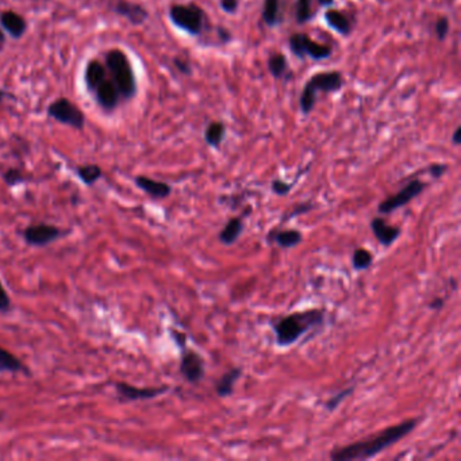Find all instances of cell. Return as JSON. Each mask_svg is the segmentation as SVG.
<instances>
[{"label": "cell", "mask_w": 461, "mask_h": 461, "mask_svg": "<svg viewBox=\"0 0 461 461\" xmlns=\"http://www.w3.org/2000/svg\"><path fill=\"white\" fill-rule=\"evenodd\" d=\"M325 20L334 32L344 37H349L352 32V22L344 11L337 8H328L325 13Z\"/></svg>", "instance_id": "e0dca14e"}, {"label": "cell", "mask_w": 461, "mask_h": 461, "mask_svg": "<svg viewBox=\"0 0 461 461\" xmlns=\"http://www.w3.org/2000/svg\"><path fill=\"white\" fill-rule=\"evenodd\" d=\"M217 30H218V37H220V40H221L222 44H227V42H230L233 40L232 32H229L227 29L222 28V26H220Z\"/></svg>", "instance_id": "74e56055"}, {"label": "cell", "mask_w": 461, "mask_h": 461, "mask_svg": "<svg viewBox=\"0 0 461 461\" xmlns=\"http://www.w3.org/2000/svg\"><path fill=\"white\" fill-rule=\"evenodd\" d=\"M172 335H174V340H175L176 344H177L180 348H184V347H186V334L172 330Z\"/></svg>", "instance_id": "f35d334b"}, {"label": "cell", "mask_w": 461, "mask_h": 461, "mask_svg": "<svg viewBox=\"0 0 461 461\" xmlns=\"http://www.w3.org/2000/svg\"><path fill=\"white\" fill-rule=\"evenodd\" d=\"M261 18L268 28H276L283 22L280 11V0H264Z\"/></svg>", "instance_id": "44dd1931"}, {"label": "cell", "mask_w": 461, "mask_h": 461, "mask_svg": "<svg viewBox=\"0 0 461 461\" xmlns=\"http://www.w3.org/2000/svg\"><path fill=\"white\" fill-rule=\"evenodd\" d=\"M426 183L419 180V179H414L410 183H407L400 191L391 195L390 198L384 199L382 203L378 207L381 214H391L394 212L397 208L409 205L414 198H417L418 195H421L424 190L426 188Z\"/></svg>", "instance_id": "ba28073f"}, {"label": "cell", "mask_w": 461, "mask_h": 461, "mask_svg": "<svg viewBox=\"0 0 461 461\" xmlns=\"http://www.w3.org/2000/svg\"><path fill=\"white\" fill-rule=\"evenodd\" d=\"M8 96L11 95H10L8 92H6L3 88H0V103H1V102H3L6 97H8Z\"/></svg>", "instance_id": "ee69618b"}, {"label": "cell", "mask_w": 461, "mask_h": 461, "mask_svg": "<svg viewBox=\"0 0 461 461\" xmlns=\"http://www.w3.org/2000/svg\"><path fill=\"white\" fill-rule=\"evenodd\" d=\"M174 64H175L176 69H177L180 73H183V75H186V76L191 75V64H190L187 60H184V59H181V57H175V59H174Z\"/></svg>", "instance_id": "836d02e7"}, {"label": "cell", "mask_w": 461, "mask_h": 461, "mask_svg": "<svg viewBox=\"0 0 461 461\" xmlns=\"http://www.w3.org/2000/svg\"><path fill=\"white\" fill-rule=\"evenodd\" d=\"M96 97L97 104L106 110V112H112L116 109V106L119 104L121 100V95L118 88L115 87V84L112 83V80H103L92 92Z\"/></svg>", "instance_id": "7c38bea8"}, {"label": "cell", "mask_w": 461, "mask_h": 461, "mask_svg": "<svg viewBox=\"0 0 461 461\" xmlns=\"http://www.w3.org/2000/svg\"><path fill=\"white\" fill-rule=\"evenodd\" d=\"M419 424L418 418L403 421L397 425L382 430L376 436L366 440L353 443L347 446H341L332 450L330 459L335 461L366 460L381 455L387 448L399 443L403 437L410 434Z\"/></svg>", "instance_id": "6da1fadb"}, {"label": "cell", "mask_w": 461, "mask_h": 461, "mask_svg": "<svg viewBox=\"0 0 461 461\" xmlns=\"http://www.w3.org/2000/svg\"><path fill=\"white\" fill-rule=\"evenodd\" d=\"M23 239L32 246H47L53 241L64 236V232L57 226L48 224V223H38L30 224L23 230Z\"/></svg>", "instance_id": "30bf717a"}, {"label": "cell", "mask_w": 461, "mask_h": 461, "mask_svg": "<svg viewBox=\"0 0 461 461\" xmlns=\"http://www.w3.org/2000/svg\"><path fill=\"white\" fill-rule=\"evenodd\" d=\"M452 143L455 145V146H459L461 143V128L460 126H457L456 128V130L453 131V136H452Z\"/></svg>", "instance_id": "60d3db41"}, {"label": "cell", "mask_w": 461, "mask_h": 461, "mask_svg": "<svg viewBox=\"0 0 461 461\" xmlns=\"http://www.w3.org/2000/svg\"><path fill=\"white\" fill-rule=\"evenodd\" d=\"M115 390L116 394L121 399L125 400H149V399H155V397H160L162 394H165L169 387L164 385V387H148V388H138L134 387L128 383H116L115 384Z\"/></svg>", "instance_id": "8fae6325"}, {"label": "cell", "mask_w": 461, "mask_h": 461, "mask_svg": "<svg viewBox=\"0 0 461 461\" xmlns=\"http://www.w3.org/2000/svg\"><path fill=\"white\" fill-rule=\"evenodd\" d=\"M76 174L85 186H94L96 181L102 177V168L95 164L80 165L76 169Z\"/></svg>", "instance_id": "d4e9b609"}, {"label": "cell", "mask_w": 461, "mask_h": 461, "mask_svg": "<svg viewBox=\"0 0 461 461\" xmlns=\"http://www.w3.org/2000/svg\"><path fill=\"white\" fill-rule=\"evenodd\" d=\"M0 26L14 40H20L28 30L26 19L11 10L0 13Z\"/></svg>", "instance_id": "5bb4252c"}, {"label": "cell", "mask_w": 461, "mask_h": 461, "mask_svg": "<svg viewBox=\"0 0 461 461\" xmlns=\"http://www.w3.org/2000/svg\"><path fill=\"white\" fill-rule=\"evenodd\" d=\"M449 29H450V25H449V19L448 16H440L436 22V26H434V32H436V37L438 41H445L448 34H449Z\"/></svg>", "instance_id": "f546056e"}, {"label": "cell", "mask_w": 461, "mask_h": 461, "mask_svg": "<svg viewBox=\"0 0 461 461\" xmlns=\"http://www.w3.org/2000/svg\"><path fill=\"white\" fill-rule=\"evenodd\" d=\"M371 229L373 236L385 248L391 246L400 236V229L397 226H391L379 217L371 221Z\"/></svg>", "instance_id": "2e32d148"}, {"label": "cell", "mask_w": 461, "mask_h": 461, "mask_svg": "<svg viewBox=\"0 0 461 461\" xmlns=\"http://www.w3.org/2000/svg\"><path fill=\"white\" fill-rule=\"evenodd\" d=\"M106 79H107L106 65L102 64L97 60H91L84 69V83L87 85V90L94 92L96 87Z\"/></svg>", "instance_id": "ac0fdd59"}, {"label": "cell", "mask_w": 461, "mask_h": 461, "mask_svg": "<svg viewBox=\"0 0 461 461\" xmlns=\"http://www.w3.org/2000/svg\"><path fill=\"white\" fill-rule=\"evenodd\" d=\"M3 180H4V183H6L7 186H10V187H16L18 184L23 183L25 177H23V174H22L19 169H16V168H10V169H7V171L3 174Z\"/></svg>", "instance_id": "4dcf8cb0"}, {"label": "cell", "mask_w": 461, "mask_h": 461, "mask_svg": "<svg viewBox=\"0 0 461 461\" xmlns=\"http://www.w3.org/2000/svg\"><path fill=\"white\" fill-rule=\"evenodd\" d=\"M106 68L110 73L112 81L119 91V95L125 100H130L137 95V79L133 65L128 54L121 49H112L106 54Z\"/></svg>", "instance_id": "277c9868"}, {"label": "cell", "mask_w": 461, "mask_h": 461, "mask_svg": "<svg viewBox=\"0 0 461 461\" xmlns=\"http://www.w3.org/2000/svg\"><path fill=\"white\" fill-rule=\"evenodd\" d=\"M114 11L118 16H124L125 19H128V22L131 25H134V26H141L149 18V13L143 6L137 4V3H131L128 0H119L115 4Z\"/></svg>", "instance_id": "4fadbf2b"}, {"label": "cell", "mask_w": 461, "mask_h": 461, "mask_svg": "<svg viewBox=\"0 0 461 461\" xmlns=\"http://www.w3.org/2000/svg\"><path fill=\"white\" fill-rule=\"evenodd\" d=\"M136 186L153 199H165L172 193V187L168 183L157 181L146 176H137L134 179Z\"/></svg>", "instance_id": "9a60e30c"}, {"label": "cell", "mask_w": 461, "mask_h": 461, "mask_svg": "<svg viewBox=\"0 0 461 461\" xmlns=\"http://www.w3.org/2000/svg\"><path fill=\"white\" fill-rule=\"evenodd\" d=\"M244 232V222L241 218H232L220 233V241L223 245H233Z\"/></svg>", "instance_id": "7402d4cb"}, {"label": "cell", "mask_w": 461, "mask_h": 461, "mask_svg": "<svg viewBox=\"0 0 461 461\" xmlns=\"http://www.w3.org/2000/svg\"><path fill=\"white\" fill-rule=\"evenodd\" d=\"M49 118L54 119L59 124L66 125L69 128L83 130L85 126V115L76 104H73L69 99L60 97L49 104Z\"/></svg>", "instance_id": "52a82bcc"}, {"label": "cell", "mask_w": 461, "mask_h": 461, "mask_svg": "<svg viewBox=\"0 0 461 461\" xmlns=\"http://www.w3.org/2000/svg\"><path fill=\"white\" fill-rule=\"evenodd\" d=\"M321 7H332L334 4V0H317Z\"/></svg>", "instance_id": "b9f144b4"}, {"label": "cell", "mask_w": 461, "mask_h": 461, "mask_svg": "<svg viewBox=\"0 0 461 461\" xmlns=\"http://www.w3.org/2000/svg\"><path fill=\"white\" fill-rule=\"evenodd\" d=\"M344 87V76L338 71L318 72L306 81L302 94L299 97V109L303 115H310L318 100L321 94H335Z\"/></svg>", "instance_id": "3957f363"}, {"label": "cell", "mask_w": 461, "mask_h": 461, "mask_svg": "<svg viewBox=\"0 0 461 461\" xmlns=\"http://www.w3.org/2000/svg\"><path fill=\"white\" fill-rule=\"evenodd\" d=\"M288 47L292 54L299 60L309 57L316 61H322L330 59L333 54V49L328 45L319 44L304 32H294L288 38Z\"/></svg>", "instance_id": "8992f818"}, {"label": "cell", "mask_w": 461, "mask_h": 461, "mask_svg": "<svg viewBox=\"0 0 461 461\" xmlns=\"http://www.w3.org/2000/svg\"><path fill=\"white\" fill-rule=\"evenodd\" d=\"M446 171H448V165L445 164H433L429 167V174L433 179H440L441 176H444Z\"/></svg>", "instance_id": "d590c367"}, {"label": "cell", "mask_w": 461, "mask_h": 461, "mask_svg": "<svg viewBox=\"0 0 461 461\" xmlns=\"http://www.w3.org/2000/svg\"><path fill=\"white\" fill-rule=\"evenodd\" d=\"M169 19L177 29L190 34L192 37L200 35L206 28V13L195 3L171 6Z\"/></svg>", "instance_id": "5b68a950"}, {"label": "cell", "mask_w": 461, "mask_h": 461, "mask_svg": "<svg viewBox=\"0 0 461 461\" xmlns=\"http://www.w3.org/2000/svg\"><path fill=\"white\" fill-rule=\"evenodd\" d=\"M352 393H353V387H349V388L342 390V391H340L338 394H335L334 397H330V399L326 402V405H325L326 410H328V412H334V410L341 405V402L345 400L347 397H349Z\"/></svg>", "instance_id": "f1b7e54d"}, {"label": "cell", "mask_w": 461, "mask_h": 461, "mask_svg": "<svg viewBox=\"0 0 461 461\" xmlns=\"http://www.w3.org/2000/svg\"><path fill=\"white\" fill-rule=\"evenodd\" d=\"M295 20L298 25H304L314 18L313 0H297L295 3Z\"/></svg>", "instance_id": "4316f807"}, {"label": "cell", "mask_w": 461, "mask_h": 461, "mask_svg": "<svg viewBox=\"0 0 461 461\" xmlns=\"http://www.w3.org/2000/svg\"><path fill=\"white\" fill-rule=\"evenodd\" d=\"M323 322L325 311L322 309H311L275 319L270 322V326L276 337V344L279 347H289L310 330L318 329Z\"/></svg>", "instance_id": "7a4b0ae2"}, {"label": "cell", "mask_w": 461, "mask_h": 461, "mask_svg": "<svg viewBox=\"0 0 461 461\" xmlns=\"http://www.w3.org/2000/svg\"><path fill=\"white\" fill-rule=\"evenodd\" d=\"M287 59L283 53H272L268 59V69L275 79H282L287 72Z\"/></svg>", "instance_id": "484cf974"}, {"label": "cell", "mask_w": 461, "mask_h": 461, "mask_svg": "<svg viewBox=\"0 0 461 461\" xmlns=\"http://www.w3.org/2000/svg\"><path fill=\"white\" fill-rule=\"evenodd\" d=\"M241 375H242V369L239 366L232 368L230 371L223 373L221 379L217 382V385H215V391H217L218 397H230L234 393V384L241 378Z\"/></svg>", "instance_id": "ffe728a7"}, {"label": "cell", "mask_w": 461, "mask_h": 461, "mask_svg": "<svg viewBox=\"0 0 461 461\" xmlns=\"http://www.w3.org/2000/svg\"><path fill=\"white\" fill-rule=\"evenodd\" d=\"M313 207L314 206H313L311 203H302V205L295 207L294 211H292V214L287 215V218H292V217H297V215H301V214H306V212H309Z\"/></svg>", "instance_id": "8d00e7d4"}, {"label": "cell", "mask_w": 461, "mask_h": 461, "mask_svg": "<svg viewBox=\"0 0 461 461\" xmlns=\"http://www.w3.org/2000/svg\"><path fill=\"white\" fill-rule=\"evenodd\" d=\"M372 263H373V256L366 248H359L353 252L352 265L354 270H368L372 265Z\"/></svg>", "instance_id": "83f0119b"}, {"label": "cell", "mask_w": 461, "mask_h": 461, "mask_svg": "<svg viewBox=\"0 0 461 461\" xmlns=\"http://www.w3.org/2000/svg\"><path fill=\"white\" fill-rule=\"evenodd\" d=\"M226 134V126L222 122H211L205 130V141L208 146L218 149Z\"/></svg>", "instance_id": "cb8c5ba5"}, {"label": "cell", "mask_w": 461, "mask_h": 461, "mask_svg": "<svg viewBox=\"0 0 461 461\" xmlns=\"http://www.w3.org/2000/svg\"><path fill=\"white\" fill-rule=\"evenodd\" d=\"M294 184H295V183L288 184L286 181H283V180L275 179V180L270 183V188H272L273 193H276V195H279V196H286V195H288L289 191L292 190Z\"/></svg>", "instance_id": "1f68e13d"}, {"label": "cell", "mask_w": 461, "mask_h": 461, "mask_svg": "<svg viewBox=\"0 0 461 461\" xmlns=\"http://www.w3.org/2000/svg\"><path fill=\"white\" fill-rule=\"evenodd\" d=\"M11 309V299L0 282V313H8Z\"/></svg>", "instance_id": "d6a6232c"}, {"label": "cell", "mask_w": 461, "mask_h": 461, "mask_svg": "<svg viewBox=\"0 0 461 461\" xmlns=\"http://www.w3.org/2000/svg\"><path fill=\"white\" fill-rule=\"evenodd\" d=\"M205 359L193 349L181 348L180 373L191 384H198L205 376Z\"/></svg>", "instance_id": "9c48e42d"}, {"label": "cell", "mask_w": 461, "mask_h": 461, "mask_svg": "<svg viewBox=\"0 0 461 461\" xmlns=\"http://www.w3.org/2000/svg\"><path fill=\"white\" fill-rule=\"evenodd\" d=\"M0 371L1 372H13V373L29 372L26 366L16 357V354H13L11 352H8L1 347H0Z\"/></svg>", "instance_id": "603a6c76"}, {"label": "cell", "mask_w": 461, "mask_h": 461, "mask_svg": "<svg viewBox=\"0 0 461 461\" xmlns=\"http://www.w3.org/2000/svg\"><path fill=\"white\" fill-rule=\"evenodd\" d=\"M303 236L299 230H275L270 232L268 236L270 242L277 244L280 248L288 249V248H295L302 242Z\"/></svg>", "instance_id": "d6986e66"}, {"label": "cell", "mask_w": 461, "mask_h": 461, "mask_svg": "<svg viewBox=\"0 0 461 461\" xmlns=\"http://www.w3.org/2000/svg\"><path fill=\"white\" fill-rule=\"evenodd\" d=\"M4 44H6V34H4V30L0 26V50L4 48Z\"/></svg>", "instance_id": "7bdbcfd3"}, {"label": "cell", "mask_w": 461, "mask_h": 461, "mask_svg": "<svg viewBox=\"0 0 461 461\" xmlns=\"http://www.w3.org/2000/svg\"><path fill=\"white\" fill-rule=\"evenodd\" d=\"M220 6L224 13L236 14L239 11V0H220Z\"/></svg>", "instance_id": "e575fe53"}, {"label": "cell", "mask_w": 461, "mask_h": 461, "mask_svg": "<svg viewBox=\"0 0 461 461\" xmlns=\"http://www.w3.org/2000/svg\"><path fill=\"white\" fill-rule=\"evenodd\" d=\"M429 306L430 309H433V310H441L444 307V299L443 298H434Z\"/></svg>", "instance_id": "ab89813d"}]
</instances>
